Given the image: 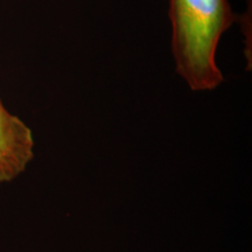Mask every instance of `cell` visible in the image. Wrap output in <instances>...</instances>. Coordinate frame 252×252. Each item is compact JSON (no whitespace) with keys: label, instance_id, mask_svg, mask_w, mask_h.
<instances>
[{"label":"cell","instance_id":"obj_1","mask_svg":"<svg viewBox=\"0 0 252 252\" xmlns=\"http://www.w3.org/2000/svg\"><path fill=\"white\" fill-rule=\"evenodd\" d=\"M175 70L193 91H212L223 82L216 50L237 15L229 0H169Z\"/></svg>","mask_w":252,"mask_h":252},{"label":"cell","instance_id":"obj_2","mask_svg":"<svg viewBox=\"0 0 252 252\" xmlns=\"http://www.w3.org/2000/svg\"><path fill=\"white\" fill-rule=\"evenodd\" d=\"M34 158L33 132L0 98V184L15 180Z\"/></svg>","mask_w":252,"mask_h":252}]
</instances>
